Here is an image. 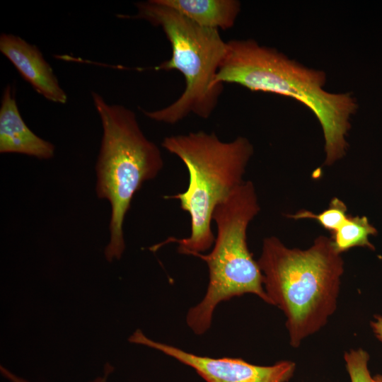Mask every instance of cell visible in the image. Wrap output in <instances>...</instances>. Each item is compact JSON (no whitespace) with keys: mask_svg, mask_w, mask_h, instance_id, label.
I'll use <instances>...</instances> for the list:
<instances>
[{"mask_svg":"<svg viewBox=\"0 0 382 382\" xmlns=\"http://www.w3.org/2000/svg\"><path fill=\"white\" fill-rule=\"evenodd\" d=\"M236 83L251 91L291 97L318 118L325 138V164L345 155L350 117L358 105L349 93L325 91L323 71L308 69L274 48L253 40H232L215 78V84Z\"/></svg>","mask_w":382,"mask_h":382,"instance_id":"obj_1","label":"cell"},{"mask_svg":"<svg viewBox=\"0 0 382 382\" xmlns=\"http://www.w3.org/2000/svg\"><path fill=\"white\" fill-rule=\"evenodd\" d=\"M257 263L271 305L284 312L290 345L298 347L336 310L344 272L341 254L324 236L306 250L287 248L271 236L263 241Z\"/></svg>","mask_w":382,"mask_h":382,"instance_id":"obj_2","label":"cell"},{"mask_svg":"<svg viewBox=\"0 0 382 382\" xmlns=\"http://www.w3.org/2000/svg\"><path fill=\"white\" fill-rule=\"evenodd\" d=\"M161 145L180 158L188 170L186 191L165 198L180 201L182 209L190 214L191 231L188 237H170L149 249L156 251L165 244L175 243L181 254L201 253L215 241L211 228L213 212L243 182L253 145L243 137L224 142L214 132L203 131L167 137Z\"/></svg>","mask_w":382,"mask_h":382,"instance_id":"obj_3","label":"cell"},{"mask_svg":"<svg viewBox=\"0 0 382 382\" xmlns=\"http://www.w3.org/2000/svg\"><path fill=\"white\" fill-rule=\"evenodd\" d=\"M91 96L103 129L96 191L110 205V241L104 251L110 262L120 260L125 250L123 224L135 193L157 176L163 160L159 148L143 133L134 111L107 103L95 91Z\"/></svg>","mask_w":382,"mask_h":382,"instance_id":"obj_4","label":"cell"},{"mask_svg":"<svg viewBox=\"0 0 382 382\" xmlns=\"http://www.w3.org/2000/svg\"><path fill=\"white\" fill-rule=\"evenodd\" d=\"M135 6V15L117 16L144 20L161 28L171 45L172 54L154 69L177 70L185 81L184 91L173 103L158 110H142L143 113L152 120L170 125L190 114L209 118L224 90L223 86L215 84V78L226 53L227 42L218 30L198 25L159 0L140 1Z\"/></svg>","mask_w":382,"mask_h":382,"instance_id":"obj_5","label":"cell"},{"mask_svg":"<svg viewBox=\"0 0 382 382\" xmlns=\"http://www.w3.org/2000/svg\"><path fill=\"white\" fill-rule=\"evenodd\" d=\"M259 211L250 181H243L214 209L212 220L217 236L214 248L207 255H192L207 263L209 274L203 299L189 310L186 317L187 325L196 335L209 330L217 305L233 297L253 294L271 305L264 289L262 273L247 244L248 224Z\"/></svg>","mask_w":382,"mask_h":382,"instance_id":"obj_6","label":"cell"},{"mask_svg":"<svg viewBox=\"0 0 382 382\" xmlns=\"http://www.w3.org/2000/svg\"><path fill=\"white\" fill-rule=\"evenodd\" d=\"M128 341L162 352L192 368L206 382H287L296 369L295 363L291 361H280L271 366H259L240 358L199 356L154 341L140 329L136 330Z\"/></svg>","mask_w":382,"mask_h":382,"instance_id":"obj_7","label":"cell"},{"mask_svg":"<svg viewBox=\"0 0 382 382\" xmlns=\"http://www.w3.org/2000/svg\"><path fill=\"white\" fill-rule=\"evenodd\" d=\"M0 51L38 94L52 103H66V92L36 45L16 35L3 33Z\"/></svg>","mask_w":382,"mask_h":382,"instance_id":"obj_8","label":"cell"},{"mask_svg":"<svg viewBox=\"0 0 382 382\" xmlns=\"http://www.w3.org/2000/svg\"><path fill=\"white\" fill-rule=\"evenodd\" d=\"M54 151L52 143L40 137L28 127L18 108L16 88L7 84L1 100L0 152L47 160L54 156Z\"/></svg>","mask_w":382,"mask_h":382,"instance_id":"obj_9","label":"cell"},{"mask_svg":"<svg viewBox=\"0 0 382 382\" xmlns=\"http://www.w3.org/2000/svg\"><path fill=\"white\" fill-rule=\"evenodd\" d=\"M191 21L215 30L231 28L241 11L236 0H159Z\"/></svg>","mask_w":382,"mask_h":382,"instance_id":"obj_10","label":"cell"},{"mask_svg":"<svg viewBox=\"0 0 382 382\" xmlns=\"http://www.w3.org/2000/svg\"><path fill=\"white\" fill-rule=\"evenodd\" d=\"M377 233L366 216H348L347 220L335 231L331 233L330 238L335 250L341 254L354 247H365L374 250V245L369 241V236Z\"/></svg>","mask_w":382,"mask_h":382,"instance_id":"obj_11","label":"cell"},{"mask_svg":"<svg viewBox=\"0 0 382 382\" xmlns=\"http://www.w3.org/2000/svg\"><path fill=\"white\" fill-rule=\"evenodd\" d=\"M288 216L294 219H315L324 228L332 233L343 224L348 215L345 204L340 199L335 197L330 202L329 207L320 214H315L309 211L301 210Z\"/></svg>","mask_w":382,"mask_h":382,"instance_id":"obj_12","label":"cell"},{"mask_svg":"<svg viewBox=\"0 0 382 382\" xmlns=\"http://www.w3.org/2000/svg\"><path fill=\"white\" fill-rule=\"evenodd\" d=\"M344 359L351 382H375L368 367L369 353L361 348L345 352Z\"/></svg>","mask_w":382,"mask_h":382,"instance_id":"obj_13","label":"cell"},{"mask_svg":"<svg viewBox=\"0 0 382 382\" xmlns=\"http://www.w3.org/2000/svg\"><path fill=\"white\" fill-rule=\"evenodd\" d=\"M113 369L114 368L109 363H106L104 367L103 376L98 377L90 382H107L108 377L112 372ZM0 370L1 374L11 382H28L27 380L13 374L2 366H1Z\"/></svg>","mask_w":382,"mask_h":382,"instance_id":"obj_14","label":"cell"},{"mask_svg":"<svg viewBox=\"0 0 382 382\" xmlns=\"http://www.w3.org/2000/svg\"><path fill=\"white\" fill-rule=\"evenodd\" d=\"M370 325L376 339L382 342V316L374 315Z\"/></svg>","mask_w":382,"mask_h":382,"instance_id":"obj_15","label":"cell"},{"mask_svg":"<svg viewBox=\"0 0 382 382\" xmlns=\"http://www.w3.org/2000/svg\"><path fill=\"white\" fill-rule=\"evenodd\" d=\"M373 378L375 382H382V374H376Z\"/></svg>","mask_w":382,"mask_h":382,"instance_id":"obj_16","label":"cell"}]
</instances>
